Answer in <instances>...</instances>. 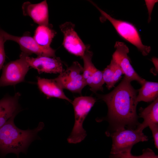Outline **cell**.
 I'll use <instances>...</instances> for the list:
<instances>
[{
	"label": "cell",
	"instance_id": "cell-1",
	"mask_svg": "<svg viewBox=\"0 0 158 158\" xmlns=\"http://www.w3.org/2000/svg\"><path fill=\"white\" fill-rule=\"evenodd\" d=\"M131 82L124 76L111 92L98 95L107 106V118L110 123L114 126V129L125 127L134 129L139 124L136 113L138 103L136 100L137 91Z\"/></svg>",
	"mask_w": 158,
	"mask_h": 158
},
{
	"label": "cell",
	"instance_id": "cell-2",
	"mask_svg": "<svg viewBox=\"0 0 158 158\" xmlns=\"http://www.w3.org/2000/svg\"><path fill=\"white\" fill-rule=\"evenodd\" d=\"M14 114L0 128V153L3 156L14 153L18 156L20 152L25 153L30 143L37 138L38 133L44 127L40 122L33 130H24L17 128L15 125Z\"/></svg>",
	"mask_w": 158,
	"mask_h": 158
},
{
	"label": "cell",
	"instance_id": "cell-3",
	"mask_svg": "<svg viewBox=\"0 0 158 158\" xmlns=\"http://www.w3.org/2000/svg\"><path fill=\"white\" fill-rule=\"evenodd\" d=\"M96 102V99L90 96L77 97L72 101L75 118L74 125L70 135L67 138L69 143L80 142L85 138L87 134L83 127L86 116Z\"/></svg>",
	"mask_w": 158,
	"mask_h": 158
},
{
	"label": "cell",
	"instance_id": "cell-4",
	"mask_svg": "<svg viewBox=\"0 0 158 158\" xmlns=\"http://www.w3.org/2000/svg\"><path fill=\"white\" fill-rule=\"evenodd\" d=\"M107 134L112 139L111 155L131 151L133 146L136 143L148 140V137L136 128L126 129L120 127Z\"/></svg>",
	"mask_w": 158,
	"mask_h": 158
},
{
	"label": "cell",
	"instance_id": "cell-5",
	"mask_svg": "<svg viewBox=\"0 0 158 158\" xmlns=\"http://www.w3.org/2000/svg\"><path fill=\"white\" fill-rule=\"evenodd\" d=\"M99 11L104 18L109 20L117 32L124 39L135 46L143 56L147 55L151 50L150 46L143 44L139 32L132 23L116 19L102 10L95 4L90 1Z\"/></svg>",
	"mask_w": 158,
	"mask_h": 158
},
{
	"label": "cell",
	"instance_id": "cell-6",
	"mask_svg": "<svg viewBox=\"0 0 158 158\" xmlns=\"http://www.w3.org/2000/svg\"><path fill=\"white\" fill-rule=\"evenodd\" d=\"M27 55L21 52L19 59L3 66L0 78V87L15 85L24 81L30 68L25 60Z\"/></svg>",
	"mask_w": 158,
	"mask_h": 158
},
{
	"label": "cell",
	"instance_id": "cell-7",
	"mask_svg": "<svg viewBox=\"0 0 158 158\" xmlns=\"http://www.w3.org/2000/svg\"><path fill=\"white\" fill-rule=\"evenodd\" d=\"M83 70L80 64L75 61L54 79L63 89L81 94L83 88L87 85L83 76Z\"/></svg>",
	"mask_w": 158,
	"mask_h": 158
},
{
	"label": "cell",
	"instance_id": "cell-8",
	"mask_svg": "<svg viewBox=\"0 0 158 158\" xmlns=\"http://www.w3.org/2000/svg\"><path fill=\"white\" fill-rule=\"evenodd\" d=\"M0 32L6 41L10 40L16 42L19 45L22 52L28 56L35 54L37 56H56L55 50L52 48L46 49L40 47L29 33H27L21 36H17L8 33L0 28Z\"/></svg>",
	"mask_w": 158,
	"mask_h": 158
},
{
	"label": "cell",
	"instance_id": "cell-9",
	"mask_svg": "<svg viewBox=\"0 0 158 158\" xmlns=\"http://www.w3.org/2000/svg\"><path fill=\"white\" fill-rule=\"evenodd\" d=\"M88 47L82 57L84 66L82 75L86 85L90 87V90L94 93L99 90L102 91L104 83L102 72L97 69L92 62L93 53Z\"/></svg>",
	"mask_w": 158,
	"mask_h": 158
},
{
	"label": "cell",
	"instance_id": "cell-10",
	"mask_svg": "<svg viewBox=\"0 0 158 158\" xmlns=\"http://www.w3.org/2000/svg\"><path fill=\"white\" fill-rule=\"evenodd\" d=\"M75 25L70 22H66L60 25L63 35V44L69 53L82 57L89 46L85 44L75 31Z\"/></svg>",
	"mask_w": 158,
	"mask_h": 158
},
{
	"label": "cell",
	"instance_id": "cell-11",
	"mask_svg": "<svg viewBox=\"0 0 158 158\" xmlns=\"http://www.w3.org/2000/svg\"><path fill=\"white\" fill-rule=\"evenodd\" d=\"M116 50L112 55V59L119 66L124 76L131 81L136 80L142 85L146 81L141 78L135 71L130 63L128 54L129 49L123 42H116Z\"/></svg>",
	"mask_w": 158,
	"mask_h": 158
},
{
	"label": "cell",
	"instance_id": "cell-12",
	"mask_svg": "<svg viewBox=\"0 0 158 158\" xmlns=\"http://www.w3.org/2000/svg\"><path fill=\"white\" fill-rule=\"evenodd\" d=\"M25 58L30 67L36 70L39 74L43 73L60 74L64 71L62 62L56 56H37L34 58L27 55Z\"/></svg>",
	"mask_w": 158,
	"mask_h": 158
},
{
	"label": "cell",
	"instance_id": "cell-13",
	"mask_svg": "<svg viewBox=\"0 0 158 158\" xmlns=\"http://www.w3.org/2000/svg\"><path fill=\"white\" fill-rule=\"evenodd\" d=\"M22 8L24 16H29L39 25H50L48 8L46 0L35 4L26 1L23 4Z\"/></svg>",
	"mask_w": 158,
	"mask_h": 158
},
{
	"label": "cell",
	"instance_id": "cell-14",
	"mask_svg": "<svg viewBox=\"0 0 158 158\" xmlns=\"http://www.w3.org/2000/svg\"><path fill=\"white\" fill-rule=\"evenodd\" d=\"M37 79L39 89L47 99L56 98L66 100L72 103V101L66 96L63 89L54 79H48L39 77Z\"/></svg>",
	"mask_w": 158,
	"mask_h": 158
},
{
	"label": "cell",
	"instance_id": "cell-15",
	"mask_svg": "<svg viewBox=\"0 0 158 158\" xmlns=\"http://www.w3.org/2000/svg\"><path fill=\"white\" fill-rule=\"evenodd\" d=\"M20 96L19 93L17 92L13 96L6 95L0 100V128L19 111L18 102Z\"/></svg>",
	"mask_w": 158,
	"mask_h": 158
},
{
	"label": "cell",
	"instance_id": "cell-16",
	"mask_svg": "<svg viewBox=\"0 0 158 158\" xmlns=\"http://www.w3.org/2000/svg\"><path fill=\"white\" fill-rule=\"evenodd\" d=\"M139 116L144 119L142 123L139 124L136 128L142 131L151 124L158 123V98L145 108H141Z\"/></svg>",
	"mask_w": 158,
	"mask_h": 158
},
{
	"label": "cell",
	"instance_id": "cell-17",
	"mask_svg": "<svg viewBox=\"0 0 158 158\" xmlns=\"http://www.w3.org/2000/svg\"><path fill=\"white\" fill-rule=\"evenodd\" d=\"M56 34L50 25H39L35 29L33 37L40 47L46 49L51 48L50 44Z\"/></svg>",
	"mask_w": 158,
	"mask_h": 158
},
{
	"label": "cell",
	"instance_id": "cell-18",
	"mask_svg": "<svg viewBox=\"0 0 158 158\" xmlns=\"http://www.w3.org/2000/svg\"><path fill=\"white\" fill-rule=\"evenodd\" d=\"M102 72L104 83L109 90L114 86L123 74L120 67L112 59Z\"/></svg>",
	"mask_w": 158,
	"mask_h": 158
},
{
	"label": "cell",
	"instance_id": "cell-19",
	"mask_svg": "<svg viewBox=\"0 0 158 158\" xmlns=\"http://www.w3.org/2000/svg\"><path fill=\"white\" fill-rule=\"evenodd\" d=\"M142 86L138 90V94L137 96L136 100L138 102L153 101L158 98L157 82L146 81Z\"/></svg>",
	"mask_w": 158,
	"mask_h": 158
},
{
	"label": "cell",
	"instance_id": "cell-20",
	"mask_svg": "<svg viewBox=\"0 0 158 158\" xmlns=\"http://www.w3.org/2000/svg\"><path fill=\"white\" fill-rule=\"evenodd\" d=\"M6 41L3 36L0 32V71L2 69L4 63L6 54L4 48V44Z\"/></svg>",
	"mask_w": 158,
	"mask_h": 158
},
{
	"label": "cell",
	"instance_id": "cell-21",
	"mask_svg": "<svg viewBox=\"0 0 158 158\" xmlns=\"http://www.w3.org/2000/svg\"><path fill=\"white\" fill-rule=\"evenodd\" d=\"M133 158H158V155H156L154 152L150 148H147L142 150V154L139 156H134Z\"/></svg>",
	"mask_w": 158,
	"mask_h": 158
},
{
	"label": "cell",
	"instance_id": "cell-22",
	"mask_svg": "<svg viewBox=\"0 0 158 158\" xmlns=\"http://www.w3.org/2000/svg\"><path fill=\"white\" fill-rule=\"evenodd\" d=\"M148 127L151 130L155 147L158 148V125L153 123L149 125Z\"/></svg>",
	"mask_w": 158,
	"mask_h": 158
},
{
	"label": "cell",
	"instance_id": "cell-23",
	"mask_svg": "<svg viewBox=\"0 0 158 158\" xmlns=\"http://www.w3.org/2000/svg\"><path fill=\"white\" fill-rule=\"evenodd\" d=\"M157 0H145V2L149 13V18L150 21L151 20V15L152 9L155 3L157 2Z\"/></svg>",
	"mask_w": 158,
	"mask_h": 158
},
{
	"label": "cell",
	"instance_id": "cell-24",
	"mask_svg": "<svg viewBox=\"0 0 158 158\" xmlns=\"http://www.w3.org/2000/svg\"><path fill=\"white\" fill-rule=\"evenodd\" d=\"M131 152L114 155H111L110 158H133Z\"/></svg>",
	"mask_w": 158,
	"mask_h": 158
},
{
	"label": "cell",
	"instance_id": "cell-25",
	"mask_svg": "<svg viewBox=\"0 0 158 158\" xmlns=\"http://www.w3.org/2000/svg\"><path fill=\"white\" fill-rule=\"evenodd\" d=\"M152 61L155 66V71L156 72H158V65H157V59L156 58H154L152 59Z\"/></svg>",
	"mask_w": 158,
	"mask_h": 158
}]
</instances>
